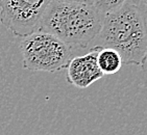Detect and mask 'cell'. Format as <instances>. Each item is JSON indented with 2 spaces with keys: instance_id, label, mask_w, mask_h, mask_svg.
<instances>
[{
  "instance_id": "obj_5",
  "label": "cell",
  "mask_w": 147,
  "mask_h": 135,
  "mask_svg": "<svg viewBox=\"0 0 147 135\" xmlns=\"http://www.w3.org/2000/svg\"><path fill=\"white\" fill-rule=\"evenodd\" d=\"M100 47H92L85 55L72 57L67 69V81L71 85L84 90L103 77L97 65V53Z\"/></svg>"
},
{
  "instance_id": "obj_3",
  "label": "cell",
  "mask_w": 147,
  "mask_h": 135,
  "mask_svg": "<svg viewBox=\"0 0 147 135\" xmlns=\"http://www.w3.org/2000/svg\"><path fill=\"white\" fill-rule=\"evenodd\" d=\"M26 70L53 73L66 69L72 58V47L52 34L37 30L22 37L19 45Z\"/></svg>"
},
{
  "instance_id": "obj_1",
  "label": "cell",
  "mask_w": 147,
  "mask_h": 135,
  "mask_svg": "<svg viewBox=\"0 0 147 135\" xmlns=\"http://www.w3.org/2000/svg\"><path fill=\"white\" fill-rule=\"evenodd\" d=\"M93 47L112 48L123 65L145 68L147 53L146 0H127L118 9L105 15Z\"/></svg>"
},
{
  "instance_id": "obj_7",
  "label": "cell",
  "mask_w": 147,
  "mask_h": 135,
  "mask_svg": "<svg viewBox=\"0 0 147 135\" xmlns=\"http://www.w3.org/2000/svg\"><path fill=\"white\" fill-rule=\"evenodd\" d=\"M127 0H93V6L99 14L105 17V15L118 9Z\"/></svg>"
},
{
  "instance_id": "obj_2",
  "label": "cell",
  "mask_w": 147,
  "mask_h": 135,
  "mask_svg": "<svg viewBox=\"0 0 147 135\" xmlns=\"http://www.w3.org/2000/svg\"><path fill=\"white\" fill-rule=\"evenodd\" d=\"M103 16L91 4L50 1L39 30L52 34L70 47L87 48L101 29Z\"/></svg>"
},
{
  "instance_id": "obj_8",
  "label": "cell",
  "mask_w": 147,
  "mask_h": 135,
  "mask_svg": "<svg viewBox=\"0 0 147 135\" xmlns=\"http://www.w3.org/2000/svg\"><path fill=\"white\" fill-rule=\"evenodd\" d=\"M51 1L67 3H80V4H91V5H93V0H51Z\"/></svg>"
},
{
  "instance_id": "obj_6",
  "label": "cell",
  "mask_w": 147,
  "mask_h": 135,
  "mask_svg": "<svg viewBox=\"0 0 147 135\" xmlns=\"http://www.w3.org/2000/svg\"><path fill=\"white\" fill-rule=\"evenodd\" d=\"M97 65L102 75H114L122 68V58L116 50L100 48L97 53Z\"/></svg>"
},
{
  "instance_id": "obj_4",
  "label": "cell",
  "mask_w": 147,
  "mask_h": 135,
  "mask_svg": "<svg viewBox=\"0 0 147 135\" xmlns=\"http://www.w3.org/2000/svg\"><path fill=\"white\" fill-rule=\"evenodd\" d=\"M51 0H0V23L17 37L39 30Z\"/></svg>"
}]
</instances>
